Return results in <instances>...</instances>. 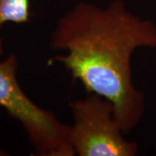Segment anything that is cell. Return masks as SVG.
<instances>
[{
  "label": "cell",
  "instance_id": "6da1fadb",
  "mask_svg": "<svg viewBox=\"0 0 156 156\" xmlns=\"http://www.w3.org/2000/svg\"><path fill=\"white\" fill-rule=\"evenodd\" d=\"M51 50H65L54 60L73 78L111 101L124 134L140 122L144 96L132 81L131 57L136 49H156V25L128 11L121 0L102 9L80 2L57 21Z\"/></svg>",
  "mask_w": 156,
  "mask_h": 156
},
{
  "label": "cell",
  "instance_id": "7a4b0ae2",
  "mask_svg": "<svg viewBox=\"0 0 156 156\" xmlns=\"http://www.w3.org/2000/svg\"><path fill=\"white\" fill-rule=\"evenodd\" d=\"M17 66L15 55L0 62V106L22 124L37 154L74 156L69 125L62 123L52 112L41 108L24 94L17 80Z\"/></svg>",
  "mask_w": 156,
  "mask_h": 156
},
{
  "label": "cell",
  "instance_id": "3957f363",
  "mask_svg": "<svg viewBox=\"0 0 156 156\" xmlns=\"http://www.w3.org/2000/svg\"><path fill=\"white\" fill-rule=\"evenodd\" d=\"M74 124L69 141L79 156H134L138 146L123 137L111 101L90 93L69 104Z\"/></svg>",
  "mask_w": 156,
  "mask_h": 156
},
{
  "label": "cell",
  "instance_id": "277c9868",
  "mask_svg": "<svg viewBox=\"0 0 156 156\" xmlns=\"http://www.w3.org/2000/svg\"><path fill=\"white\" fill-rule=\"evenodd\" d=\"M30 18L29 0H0V28L6 22L23 23ZM0 39V56L2 55Z\"/></svg>",
  "mask_w": 156,
  "mask_h": 156
}]
</instances>
